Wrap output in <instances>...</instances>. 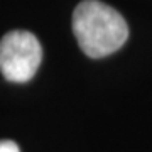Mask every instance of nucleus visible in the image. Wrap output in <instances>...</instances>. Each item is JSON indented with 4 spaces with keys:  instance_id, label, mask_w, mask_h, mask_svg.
I'll use <instances>...</instances> for the list:
<instances>
[{
    "instance_id": "2",
    "label": "nucleus",
    "mask_w": 152,
    "mask_h": 152,
    "mask_svg": "<svg viewBox=\"0 0 152 152\" xmlns=\"http://www.w3.org/2000/svg\"><path fill=\"white\" fill-rule=\"evenodd\" d=\"M42 61V48L34 34L10 31L0 41V73L14 83L29 81Z\"/></svg>"
},
{
    "instance_id": "3",
    "label": "nucleus",
    "mask_w": 152,
    "mask_h": 152,
    "mask_svg": "<svg viewBox=\"0 0 152 152\" xmlns=\"http://www.w3.org/2000/svg\"><path fill=\"white\" fill-rule=\"evenodd\" d=\"M0 152H20L19 145L12 140H0Z\"/></svg>"
},
{
    "instance_id": "1",
    "label": "nucleus",
    "mask_w": 152,
    "mask_h": 152,
    "mask_svg": "<svg viewBox=\"0 0 152 152\" xmlns=\"http://www.w3.org/2000/svg\"><path fill=\"white\" fill-rule=\"evenodd\" d=\"M73 32L81 51L95 59L118 51L129 37L125 19L100 0H83L76 5Z\"/></svg>"
}]
</instances>
